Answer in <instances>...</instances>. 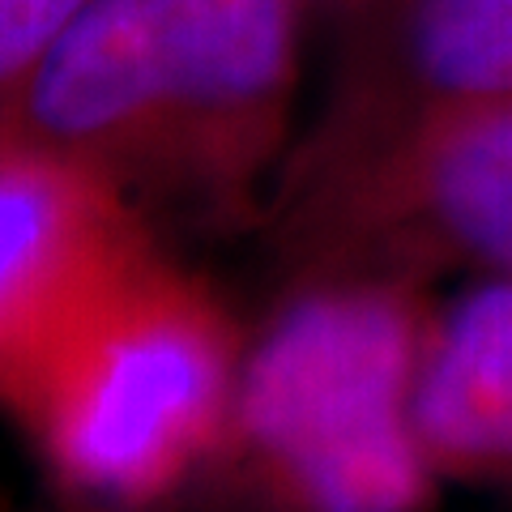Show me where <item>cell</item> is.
Listing matches in <instances>:
<instances>
[{
  "label": "cell",
  "instance_id": "cell-1",
  "mask_svg": "<svg viewBox=\"0 0 512 512\" xmlns=\"http://www.w3.org/2000/svg\"><path fill=\"white\" fill-rule=\"evenodd\" d=\"M427 282L303 274L239 355L227 440L282 512H427L440 474L414 431Z\"/></svg>",
  "mask_w": 512,
  "mask_h": 512
},
{
  "label": "cell",
  "instance_id": "cell-2",
  "mask_svg": "<svg viewBox=\"0 0 512 512\" xmlns=\"http://www.w3.org/2000/svg\"><path fill=\"white\" fill-rule=\"evenodd\" d=\"M239 355L210 291L146 244L77 308L5 410L69 495L146 508L218 461Z\"/></svg>",
  "mask_w": 512,
  "mask_h": 512
},
{
  "label": "cell",
  "instance_id": "cell-3",
  "mask_svg": "<svg viewBox=\"0 0 512 512\" xmlns=\"http://www.w3.org/2000/svg\"><path fill=\"white\" fill-rule=\"evenodd\" d=\"M286 278H512V99L440 120L265 210Z\"/></svg>",
  "mask_w": 512,
  "mask_h": 512
},
{
  "label": "cell",
  "instance_id": "cell-4",
  "mask_svg": "<svg viewBox=\"0 0 512 512\" xmlns=\"http://www.w3.org/2000/svg\"><path fill=\"white\" fill-rule=\"evenodd\" d=\"M158 64L180 137L184 218H265L291 154L303 26L299 0H150Z\"/></svg>",
  "mask_w": 512,
  "mask_h": 512
},
{
  "label": "cell",
  "instance_id": "cell-5",
  "mask_svg": "<svg viewBox=\"0 0 512 512\" xmlns=\"http://www.w3.org/2000/svg\"><path fill=\"white\" fill-rule=\"evenodd\" d=\"M508 99L512 0H372L338 22L325 103L295 137L274 192L325 180L419 128Z\"/></svg>",
  "mask_w": 512,
  "mask_h": 512
},
{
  "label": "cell",
  "instance_id": "cell-6",
  "mask_svg": "<svg viewBox=\"0 0 512 512\" xmlns=\"http://www.w3.org/2000/svg\"><path fill=\"white\" fill-rule=\"evenodd\" d=\"M0 137L86 171L141 218L184 214L180 137L150 0H90L18 82Z\"/></svg>",
  "mask_w": 512,
  "mask_h": 512
},
{
  "label": "cell",
  "instance_id": "cell-7",
  "mask_svg": "<svg viewBox=\"0 0 512 512\" xmlns=\"http://www.w3.org/2000/svg\"><path fill=\"white\" fill-rule=\"evenodd\" d=\"M146 244V218L107 184L0 137V406L77 308Z\"/></svg>",
  "mask_w": 512,
  "mask_h": 512
},
{
  "label": "cell",
  "instance_id": "cell-8",
  "mask_svg": "<svg viewBox=\"0 0 512 512\" xmlns=\"http://www.w3.org/2000/svg\"><path fill=\"white\" fill-rule=\"evenodd\" d=\"M414 431L440 478L512 487V278H470L431 303Z\"/></svg>",
  "mask_w": 512,
  "mask_h": 512
},
{
  "label": "cell",
  "instance_id": "cell-9",
  "mask_svg": "<svg viewBox=\"0 0 512 512\" xmlns=\"http://www.w3.org/2000/svg\"><path fill=\"white\" fill-rule=\"evenodd\" d=\"M90 0H0V111L52 43Z\"/></svg>",
  "mask_w": 512,
  "mask_h": 512
},
{
  "label": "cell",
  "instance_id": "cell-10",
  "mask_svg": "<svg viewBox=\"0 0 512 512\" xmlns=\"http://www.w3.org/2000/svg\"><path fill=\"white\" fill-rule=\"evenodd\" d=\"M299 5L308 9L312 18H329L333 26H338V22L350 18V13H359L363 5H372V0H299Z\"/></svg>",
  "mask_w": 512,
  "mask_h": 512
}]
</instances>
